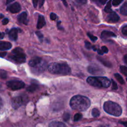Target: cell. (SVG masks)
Wrapping results in <instances>:
<instances>
[{
  "mask_svg": "<svg viewBox=\"0 0 127 127\" xmlns=\"http://www.w3.org/2000/svg\"><path fill=\"white\" fill-rule=\"evenodd\" d=\"M97 53L99 54L100 55H103L104 54V53H103L102 51H101V49H97Z\"/></svg>",
  "mask_w": 127,
  "mask_h": 127,
  "instance_id": "42",
  "label": "cell"
},
{
  "mask_svg": "<svg viewBox=\"0 0 127 127\" xmlns=\"http://www.w3.org/2000/svg\"><path fill=\"white\" fill-rule=\"evenodd\" d=\"M17 20L20 23L24 24L25 25H27L28 24V19H27V14L26 12H23L17 16Z\"/></svg>",
  "mask_w": 127,
  "mask_h": 127,
  "instance_id": "13",
  "label": "cell"
},
{
  "mask_svg": "<svg viewBox=\"0 0 127 127\" xmlns=\"http://www.w3.org/2000/svg\"><path fill=\"white\" fill-rule=\"evenodd\" d=\"M120 12L122 14L124 15V16H127V3L126 2H124V4L120 7Z\"/></svg>",
  "mask_w": 127,
  "mask_h": 127,
  "instance_id": "21",
  "label": "cell"
},
{
  "mask_svg": "<svg viewBox=\"0 0 127 127\" xmlns=\"http://www.w3.org/2000/svg\"><path fill=\"white\" fill-rule=\"evenodd\" d=\"M9 57L17 64H22L26 62V56L24 52L21 47H16L12 51Z\"/></svg>",
  "mask_w": 127,
  "mask_h": 127,
  "instance_id": "5",
  "label": "cell"
},
{
  "mask_svg": "<svg viewBox=\"0 0 127 127\" xmlns=\"http://www.w3.org/2000/svg\"><path fill=\"white\" fill-rule=\"evenodd\" d=\"M124 0H113L112 1V4L114 6H117L121 3Z\"/></svg>",
  "mask_w": 127,
  "mask_h": 127,
  "instance_id": "30",
  "label": "cell"
},
{
  "mask_svg": "<svg viewBox=\"0 0 127 127\" xmlns=\"http://www.w3.org/2000/svg\"><path fill=\"white\" fill-rule=\"evenodd\" d=\"M45 25V20L44 16L42 15H39L38 18V21H37V28L41 29Z\"/></svg>",
  "mask_w": 127,
  "mask_h": 127,
  "instance_id": "17",
  "label": "cell"
},
{
  "mask_svg": "<svg viewBox=\"0 0 127 127\" xmlns=\"http://www.w3.org/2000/svg\"><path fill=\"white\" fill-rule=\"evenodd\" d=\"M44 1L45 0H40V4H39L40 7H41L42 6H43V3H44Z\"/></svg>",
  "mask_w": 127,
  "mask_h": 127,
  "instance_id": "43",
  "label": "cell"
},
{
  "mask_svg": "<svg viewBox=\"0 0 127 127\" xmlns=\"http://www.w3.org/2000/svg\"><path fill=\"white\" fill-rule=\"evenodd\" d=\"M8 22H9V19H7V18L4 19L2 20V24H4V25L7 24L8 23Z\"/></svg>",
  "mask_w": 127,
  "mask_h": 127,
  "instance_id": "40",
  "label": "cell"
},
{
  "mask_svg": "<svg viewBox=\"0 0 127 127\" xmlns=\"http://www.w3.org/2000/svg\"><path fill=\"white\" fill-rule=\"evenodd\" d=\"M6 52H4V53H0V56H1V57H4L6 55Z\"/></svg>",
  "mask_w": 127,
  "mask_h": 127,
  "instance_id": "46",
  "label": "cell"
},
{
  "mask_svg": "<svg viewBox=\"0 0 127 127\" xmlns=\"http://www.w3.org/2000/svg\"><path fill=\"white\" fill-rule=\"evenodd\" d=\"M48 127H66V126L62 122H53L50 123Z\"/></svg>",
  "mask_w": 127,
  "mask_h": 127,
  "instance_id": "19",
  "label": "cell"
},
{
  "mask_svg": "<svg viewBox=\"0 0 127 127\" xmlns=\"http://www.w3.org/2000/svg\"><path fill=\"white\" fill-rule=\"evenodd\" d=\"M19 31L21 32V30L17 28H12L9 31V37L12 41H16L17 39V34Z\"/></svg>",
  "mask_w": 127,
  "mask_h": 127,
  "instance_id": "12",
  "label": "cell"
},
{
  "mask_svg": "<svg viewBox=\"0 0 127 127\" xmlns=\"http://www.w3.org/2000/svg\"><path fill=\"white\" fill-rule=\"evenodd\" d=\"M91 1L96 4L98 6H102V5L105 4L107 0H91Z\"/></svg>",
  "mask_w": 127,
  "mask_h": 127,
  "instance_id": "23",
  "label": "cell"
},
{
  "mask_svg": "<svg viewBox=\"0 0 127 127\" xmlns=\"http://www.w3.org/2000/svg\"><path fill=\"white\" fill-rule=\"evenodd\" d=\"M38 1H39V0H32V2H33V6H34L35 7H36L37 6Z\"/></svg>",
  "mask_w": 127,
  "mask_h": 127,
  "instance_id": "39",
  "label": "cell"
},
{
  "mask_svg": "<svg viewBox=\"0 0 127 127\" xmlns=\"http://www.w3.org/2000/svg\"><path fill=\"white\" fill-rule=\"evenodd\" d=\"M88 70L89 73L92 74H103L104 73V70L96 64H91L88 66Z\"/></svg>",
  "mask_w": 127,
  "mask_h": 127,
  "instance_id": "8",
  "label": "cell"
},
{
  "mask_svg": "<svg viewBox=\"0 0 127 127\" xmlns=\"http://www.w3.org/2000/svg\"><path fill=\"white\" fill-rule=\"evenodd\" d=\"M87 35H88V37L91 39V40L93 42H95V41L97 40V37H95V36H94V35H93L92 34H91L90 32H88V33H87Z\"/></svg>",
  "mask_w": 127,
  "mask_h": 127,
  "instance_id": "26",
  "label": "cell"
},
{
  "mask_svg": "<svg viewBox=\"0 0 127 127\" xmlns=\"http://www.w3.org/2000/svg\"><path fill=\"white\" fill-rule=\"evenodd\" d=\"M69 105L73 109L83 112L90 107L91 101L85 96L75 95L71 98Z\"/></svg>",
  "mask_w": 127,
  "mask_h": 127,
  "instance_id": "1",
  "label": "cell"
},
{
  "mask_svg": "<svg viewBox=\"0 0 127 127\" xmlns=\"http://www.w3.org/2000/svg\"><path fill=\"white\" fill-rule=\"evenodd\" d=\"M21 9V6L19 3L18 2H14V3L12 4L9 5L7 7V11H10L11 13H17L19 12Z\"/></svg>",
  "mask_w": 127,
  "mask_h": 127,
  "instance_id": "10",
  "label": "cell"
},
{
  "mask_svg": "<svg viewBox=\"0 0 127 127\" xmlns=\"http://www.w3.org/2000/svg\"><path fill=\"white\" fill-rule=\"evenodd\" d=\"M104 110L107 113L115 117H119L122 113L121 107L118 103L112 101H107L104 103Z\"/></svg>",
  "mask_w": 127,
  "mask_h": 127,
  "instance_id": "4",
  "label": "cell"
},
{
  "mask_svg": "<svg viewBox=\"0 0 127 127\" xmlns=\"http://www.w3.org/2000/svg\"><path fill=\"white\" fill-rule=\"evenodd\" d=\"M122 32L124 34L125 36H127V25L125 24L122 28Z\"/></svg>",
  "mask_w": 127,
  "mask_h": 127,
  "instance_id": "33",
  "label": "cell"
},
{
  "mask_svg": "<svg viewBox=\"0 0 127 127\" xmlns=\"http://www.w3.org/2000/svg\"><path fill=\"white\" fill-rule=\"evenodd\" d=\"M2 106H3V102H2V98H1V97H0V109H1V108H2Z\"/></svg>",
  "mask_w": 127,
  "mask_h": 127,
  "instance_id": "44",
  "label": "cell"
},
{
  "mask_svg": "<svg viewBox=\"0 0 127 127\" xmlns=\"http://www.w3.org/2000/svg\"><path fill=\"white\" fill-rule=\"evenodd\" d=\"M38 86L37 84H36V83H32L31 85H29L27 87V91L29 92H34L38 88Z\"/></svg>",
  "mask_w": 127,
  "mask_h": 127,
  "instance_id": "20",
  "label": "cell"
},
{
  "mask_svg": "<svg viewBox=\"0 0 127 127\" xmlns=\"http://www.w3.org/2000/svg\"><path fill=\"white\" fill-rule=\"evenodd\" d=\"M101 51H102L103 53H107L109 52V49L106 46H102L101 48Z\"/></svg>",
  "mask_w": 127,
  "mask_h": 127,
  "instance_id": "37",
  "label": "cell"
},
{
  "mask_svg": "<svg viewBox=\"0 0 127 127\" xmlns=\"http://www.w3.org/2000/svg\"><path fill=\"white\" fill-rule=\"evenodd\" d=\"M99 127H104V126H100Z\"/></svg>",
  "mask_w": 127,
  "mask_h": 127,
  "instance_id": "50",
  "label": "cell"
},
{
  "mask_svg": "<svg viewBox=\"0 0 127 127\" xmlns=\"http://www.w3.org/2000/svg\"><path fill=\"white\" fill-rule=\"evenodd\" d=\"M63 118L65 122H67V121L69 120V118H70V115H69V113H64L63 116Z\"/></svg>",
  "mask_w": 127,
  "mask_h": 127,
  "instance_id": "31",
  "label": "cell"
},
{
  "mask_svg": "<svg viewBox=\"0 0 127 127\" xmlns=\"http://www.w3.org/2000/svg\"><path fill=\"white\" fill-rule=\"evenodd\" d=\"M120 71L121 72H122V73H124L125 76L127 75V68L126 66L125 65H121L120 66Z\"/></svg>",
  "mask_w": 127,
  "mask_h": 127,
  "instance_id": "28",
  "label": "cell"
},
{
  "mask_svg": "<svg viewBox=\"0 0 127 127\" xmlns=\"http://www.w3.org/2000/svg\"><path fill=\"white\" fill-rule=\"evenodd\" d=\"M4 37V32H0V39H2Z\"/></svg>",
  "mask_w": 127,
  "mask_h": 127,
  "instance_id": "41",
  "label": "cell"
},
{
  "mask_svg": "<svg viewBox=\"0 0 127 127\" xmlns=\"http://www.w3.org/2000/svg\"><path fill=\"white\" fill-rule=\"evenodd\" d=\"M14 1H15V0H6V4H8L13 2Z\"/></svg>",
  "mask_w": 127,
  "mask_h": 127,
  "instance_id": "45",
  "label": "cell"
},
{
  "mask_svg": "<svg viewBox=\"0 0 127 127\" xmlns=\"http://www.w3.org/2000/svg\"><path fill=\"white\" fill-rule=\"evenodd\" d=\"M120 123H121L122 124H124V125H125V127H127V124H126L127 122H120Z\"/></svg>",
  "mask_w": 127,
  "mask_h": 127,
  "instance_id": "49",
  "label": "cell"
},
{
  "mask_svg": "<svg viewBox=\"0 0 127 127\" xmlns=\"http://www.w3.org/2000/svg\"><path fill=\"white\" fill-rule=\"evenodd\" d=\"M110 14L107 17V21L109 22H112V23H115V22H118L119 21V15L115 12H110Z\"/></svg>",
  "mask_w": 127,
  "mask_h": 127,
  "instance_id": "11",
  "label": "cell"
},
{
  "mask_svg": "<svg viewBox=\"0 0 127 127\" xmlns=\"http://www.w3.org/2000/svg\"><path fill=\"white\" fill-rule=\"evenodd\" d=\"M111 37H116V35L114 32L109 31H104L101 33V38L102 39H106Z\"/></svg>",
  "mask_w": 127,
  "mask_h": 127,
  "instance_id": "16",
  "label": "cell"
},
{
  "mask_svg": "<svg viewBox=\"0 0 127 127\" xmlns=\"http://www.w3.org/2000/svg\"><path fill=\"white\" fill-rule=\"evenodd\" d=\"M50 19L52 20H53V21H54V20H55L57 18V16L56 15V14L53 13V12H52V13L50 14Z\"/></svg>",
  "mask_w": 127,
  "mask_h": 127,
  "instance_id": "36",
  "label": "cell"
},
{
  "mask_svg": "<svg viewBox=\"0 0 127 127\" xmlns=\"http://www.w3.org/2000/svg\"><path fill=\"white\" fill-rule=\"evenodd\" d=\"M127 55H125V56H124V62H125V64H127Z\"/></svg>",
  "mask_w": 127,
  "mask_h": 127,
  "instance_id": "47",
  "label": "cell"
},
{
  "mask_svg": "<svg viewBox=\"0 0 127 127\" xmlns=\"http://www.w3.org/2000/svg\"><path fill=\"white\" fill-rule=\"evenodd\" d=\"M62 1H63V4H64V6H68V4H67L66 1V0H62Z\"/></svg>",
  "mask_w": 127,
  "mask_h": 127,
  "instance_id": "48",
  "label": "cell"
},
{
  "mask_svg": "<svg viewBox=\"0 0 127 127\" xmlns=\"http://www.w3.org/2000/svg\"><path fill=\"white\" fill-rule=\"evenodd\" d=\"M48 71L51 73L53 74L63 75H67L71 73V68L68 64L64 63H57L53 62L48 65Z\"/></svg>",
  "mask_w": 127,
  "mask_h": 127,
  "instance_id": "2",
  "label": "cell"
},
{
  "mask_svg": "<svg viewBox=\"0 0 127 127\" xmlns=\"http://www.w3.org/2000/svg\"><path fill=\"white\" fill-rule=\"evenodd\" d=\"M28 101V97L26 95H22L17 96V97H14L12 99V107L14 109H17L23 105Z\"/></svg>",
  "mask_w": 127,
  "mask_h": 127,
  "instance_id": "6",
  "label": "cell"
},
{
  "mask_svg": "<svg viewBox=\"0 0 127 127\" xmlns=\"http://www.w3.org/2000/svg\"><path fill=\"white\" fill-rule=\"evenodd\" d=\"M87 82L97 88H108L111 84V81L105 77H89L87 78Z\"/></svg>",
  "mask_w": 127,
  "mask_h": 127,
  "instance_id": "3",
  "label": "cell"
},
{
  "mask_svg": "<svg viewBox=\"0 0 127 127\" xmlns=\"http://www.w3.org/2000/svg\"><path fill=\"white\" fill-rule=\"evenodd\" d=\"M6 85L9 88H11L12 90H20L25 87L24 82L17 79L11 80L8 81L6 83Z\"/></svg>",
  "mask_w": 127,
  "mask_h": 127,
  "instance_id": "7",
  "label": "cell"
},
{
  "mask_svg": "<svg viewBox=\"0 0 127 127\" xmlns=\"http://www.w3.org/2000/svg\"><path fill=\"white\" fill-rule=\"evenodd\" d=\"M35 33H36V35L38 36V39H39V40H40V41L41 42H43V34H42V32H40V31H37Z\"/></svg>",
  "mask_w": 127,
  "mask_h": 127,
  "instance_id": "29",
  "label": "cell"
},
{
  "mask_svg": "<svg viewBox=\"0 0 127 127\" xmlns=\"http://www.w3.org/2000/svg\"><path fill=\"white\" fill-rule=\"evenodd\" d=\"M97 59L101 62V63H102L104 65L106 66V67H112L111 63H110L109 61H108L107 60L105 59L102 58V57H100V56H97Z\"/></svg>",
  "mask_w": 127,
  "mask_h": 127,
  "instance_id": "18",
  "label": "cell"
},
{
  "mask_svg": "<svg viewBox=\"0 0 127 127\" xmlns=\"http://www.w3.org/2000/svg\"></svg>",
  "mask_w": 127,
  "mask_h": 127,
  "instance_id": "51",
  "label": "cell"
},
{
  "mask_svg": "<svg viewBox=\"0 0 127 127\" xmlns=\"http://www.w3.org/2000/svg\"><path fill=\"white\" fill-rule=\"evenodd\" d=\"M0 76H1V78H4V79L6 78V77H7V73H6V71L1 70V72H0Z\"/></svg>",
  "mask_w": 127,
  "mask_h": 127,
  "instance_id": "32",
  "label": "cell"
},
{
  "mask_svg": "<svg viewBox=\"0 0 127 127\" xmlns=\"http://www.w3.org/2000/svg\"><path fill=\"white\" fill-rule=\"evenodd\" d=\"M114 76H115V78H117V80L119 81V82H120L121 84H125V81H124V78H122V77L119 73H115V74H114Z\"/></svg>",
  "mask_w": 127,
  "mask_h": 127,
  "instance_id": "24",
  "label": "cell"
},
{
  "mask_svg": "<svg viewBox=\"0 0 127 127\" xmlns=\"http://www.w3.org/2000/svg\"><path fill=\"white\" fill-rule=\"evenodd\" d=\"M92 115L94 117H95V118L99 117V115H100V111L97 108H93V110H92Z\"/></svg>",
  "mask_w": 127,
  "mask_h": 127,
  "instance_id": "25",
  "label": "cell"
},
{
  "mask_svg": "<svg viewBox=\"0 0 127 127\" xmlns=\"http://www.w3.org/2000/svg\"><path fill=\"white\" fill-rule=\"evenodd\" d=\"M112 90H117L118 86L117 84L116 83V82H115L114 80H112Z\"/></svg>",
  "mask_w": 127,
  "mask_h": 127,
  "instance_id": "35",
  "label": "cell"
},
{
  "mask_svg": "<svg viewBox=\"0 0 127 127\" xmlns=\"http://www.w3.org/2000/svg\"><path fill=\"white\" fill-rule=\"evenodd\" d=\"M79 4H84L87 2V0H75Z\"/></svg>",
  "mask_w": 127,
  "mask_h": 127,
  "instance_id": "38",
  "label": "cell"
},
{
  "mask_svg": "<svg viewBox=\"0 0 127 127\" xmlns=\"http://www.w3.org/2000/svg\"><path fill=\"white\" fill-rule=\"evenodd\" d=\"M82 117H83V115L81 113H76L74 116V122H77V121L80 120L82 118Z\"/></svg>",
  "mask_w": 127,
  "mask_h": 127,
  "instance_id": "27",
  "label": "cell"
},
{
  "mask_svg": "<svg viewBox=\"0 0 127 127\" xmlns=\"http://www.w3.org/2000/svg\"><path fill=\"white\" fill-rule=\"evenodd\" d=\"M42 61V59L40 58V57H33V59H32L31 60H30L29 62V65L30 67H35L37 65H38V64L40 63Z\"/></svg>",
  "mask_w": 127,
  "mask_h": 127,
  "instance_id": "14",
  "label": "cell"
},
{
  "mask_svg": "<svg viewBox=\"0 0 127 127\" xmlns=\"http://www.w3.org/2000/svg\"><path fill=\"white\" fill-rule=\"evenodd\" d=\"M47 67H48L47 63L45 61H43V60H42V61H41L40 63H39L38 65H37L35 67H32V68H33V72H34L35 73H40L44 72V71L47 69Z\"/></svg>",
  "mask_w": 127,
  "mask_h": 127,
  "instance_id": "9",
  "label": "cell"
},
{
  "mask_svg": "<svg viewBox=\"0 0 127 127\" xmlns=\"http://www.w3.org/2000/svg\"><path fill=\"white\" fill-rule=\"evenodd\" d=\"M12 47V44L10 42L6 41H0V50L6 51L9 50Z\"/></svg>",
  "mask_w": 127,
  "mask_h": 127,
  "instance_id": "15",
  "label": "cell"
},
{
  "mask_svg": "<svg viewBox=\"0 0 127 127\" xmlns=\"http://www.w3.org/2000/svg\"><path fill=\"white\" fill-rule=\"evenodd\" d=\"M112 0H110L109 1H108L107 4H106V6H105V8H104V11L106 12H112V9H111V6H112Z\"/></svg>",
  "mask_w": 127,
  "mask_h": 127,
  "instance_id": "22",
  "label": "cell"
},
{
  "mask_svg": "<svg viewBox=\"0 0 127 127\" xmlns=\"http://www.w3.org/2000/svg\"><path fill=\"white\" fill-rule=\"evenodd\" d=\"M85 47L86 48L88 49H91L93 46L91 45V44L90 42H89L88 41H85Z\"/></svg>",
  "mask_w": 127,
  "mask_h": 127,
  "instance_id": "34",
  "label": "cell"
}]
</instances>
